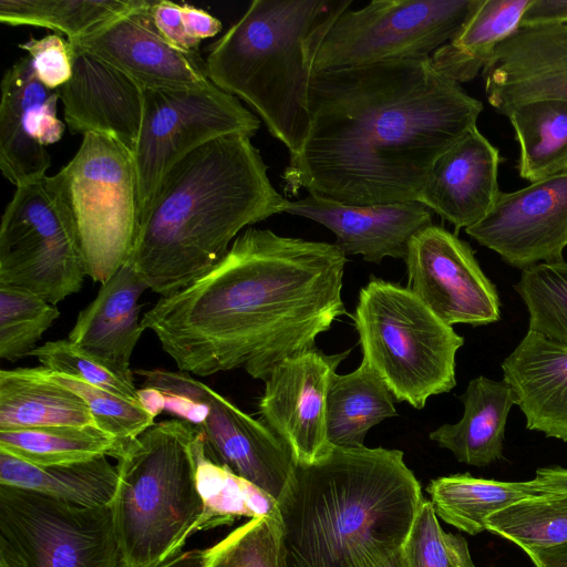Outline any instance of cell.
Here are the masks:
<instances>
[{"label": "cell", "instance_id": "cell-14", "mask_svg": "<svg viewBox=\"0 0 567 567\" xmlns=\"http://www.w3.org/2000/svg\"><path fill=\"white\" fill-rule=\"evenodd\" d=\"M404 261L408 288L444 323L486 326L501 319L495 285L456 234L425 227L410 240Z\"/></svg>", "mask_w": 567, "mask_h": 567}, {"label": "cell", "instance_id": "cell-25", "mask_svg": "<svg viewBox=\"0 0 567 567\" xmlns=\"http://www.w3.org/2000/svg\"><path fill=\"white\" fill-rule=\"evenodd\" d=\"M464 412L454 424H443L430 440L472 466H487L503 457L507 417L516 398L504 380L472 379L460 396Z\"/></svg>", "mask_w": 567, "mask_h": 567}, {"label": "cell", "instance_id": "cell-20", "mask_svg": "<svg viewBox=\"0 0 567 567\" xmlns=\"http://www.w3.org/2000/svg\"><path fill=\"white\" fill-rule=\"evenodd\" d=\"M71 47L72 75L58 89L70 132L111 136L133 154L142 126L145 89L78 45Z\"/></svg>", "mask_w": 567, "mask_h": 567}, {"label": "cell", "instance_id": "cell-42", "mask_svg": "<svg viewBox=\"0 0 567 567\" xmlns=\"http://www.w3.org/2000/svg\"><path fill=\"white\" fill-rule=\"evenodd\" d=\"M18 47L28 52L37 76L49 89H59L72 75V47L58 33L41 39L30 38Z\"/></svg>", "mask_w": 567, "mask_h": 567}, {"label": "cell", "instance_id": "cell-9", "mask_svg": "<svg viewBox=\"0 0 567 567\" xmlns=\"http://www.w3.org/2000/svg\"><path fill=\"white\" fill-rule=\"evenodd\" d=\"M58 174L76 224L86 275L102 285L125 264L137 231L133 154L111 136L85 134Z\"/></svg>", "mask_w": 567, "mask_h": 567}, {"label": "cell", "instance_id": "cell-18", "mask_svg": "<svg viewBox=\"0 0 567 567\" xmlns=\"http://www.w3.org/2000/svg\"><path fill=\"white\" fill-rule=\"evenodd\" d=\"M58 89L37 76L31 58L19 59L1 81L0 169L16 187L47 175L51 156L47 146L61 140Z\"/></svg>", "mask_w": 567, "mask_h": 567}, {"label": "cell", "instance_id": "cell-15", "mask_svg": "<svg viewBox=\"0 0 567 567\" xmlns=\"http://www.w3.org/2000/svg\"><path fill=\"white\" fill-rule=\"evenodd\" d=\"M465 233L520 270L563 261L567 171L514 192H501L491 212Z\"/></svg>", "mask_w": 567, "mask_h": 567}, {"label": "cell", "instance_id": "cell-6", "mask_svg": "<svg viewBox=\"0 0 567 567\" xmlns=\"http://www.w3.org/2000/svg\"><path fill=\"white\" fill-rule=\"evenodd\" d=\"M202 440L192 423L164 420L115 455L118 482L111 506L128 567H156L197 533L204 511L196 480Z\"/></svg>", "mask_w": 567, "mask_h": 567}, {"label": "cell", "instance_id": "cell-35", "mask_svg": "<svg viewBox=\"0 0 567 567\" xmlns=\"http://www.w3.org/2000/svg\"><path fill=\"white\" fill-rule=\"evenodd\" d=\"M487 530L523 550L567 542V494L543 493L522 499L493 515Z\"/></svg>", "mask_w": 567, "mask_h": 567}, {"label": "cell", "instance_id": "cell-17", "mask_svg": "<svg viewBox=\"0 0 567 567\" xmlns=\"http://www.w3.org/2000/svg\"><path fill=\"white\" fill-rule=\"evenodd\" d=\"M154 0L136 6L94 33L70 43L120 70L144 89H188L206 85L205 60L197 52L172 47L152 16Z\"/></svg>", "mask_w": 567, "mask_h": 567}, {"label": "cell", "instance_id": "cell-30", "mask_svg": "<svg viewBox=\"0 0 567 567\" xmlns=\"http://www.w3.org/2000/svg\"><path fill=\"white\" fill-rule=\"evenodd\" d=\"M426 492L439 518L470 535L487 530V518L527 497L543 494L533 480L503 482L468 473L432 480Z\"/></svg>", "mask_w": 567, "mask_h": 567}, {"label": "cell", "instance_id": "cell-41", "mask_svg": "<svg viewBox=\"0 0 567 567\" xmlns=\"http://www.w3.org/2000/svg\"><path fill=\"white\" fill-rule=\"evenodd\" d=\"M29 355L37 357L41 365L50 371L141 403L134 379L113 370L69 339L45 342L35 347Z\"/></svg>", "mask_w": 567, "mask_h": 567}, {"label": "cell", "instance_id": "cell-5", "mask_svg": "<svg viewBox=\"0 0 567 567\" xmlns=\"http://www.w3.org/2000/svg\"><path fill=\"white\" fill-rule=\"evenodd\" d=\"M352 0H255L212 44L208 79L243 100L298 153L309 130L308 90L315 55Z\"/></svg>", "mask_w": 567, "mask_h": 567}, {"label": "cell", "instance_id": "cell-46", "mask_svg": "<svg viewBox=\"0 0 567 567\" xmlns=\"http://www.w3.org/2000/svg\"><path fill=\"white\" fill-rule=\"evenodd\" d=\"M544 493L567 494V468L561 466L540 467L533 478Z\"/></svg>", "mask_w": 567, "mask_h": 567}, {"label": "cell", "instance_id": "cell-28", "mask_svg": "<svg viewBox=\"0 0 567 567\" xmlns=\"http://www.w3.org/2000/svg\"><path fill=\"white\" fill-rule=\"evenodd\" d=\"M530 0H475L455 37L431 56L433 68L461 84L486 68L496 48L515 32Z\"/></svg>", "mask_w": 567, "mask_h": 567}, {"label": "cell", "instance_id": "cell-50", "mask_svg": "<svg viewBox=\"0 0 567 567\" xmlns=\"http://www.w3.org/2000/svg\"><path fill=\"white\" fill-rule=\"evenodd\" d=\"M565 23H567V20H566V22H565Z\"/></svg>", "mask_w": 567, "mask_h": 567}, {"label": "cell", "instance_id": "cell-4", "mask_svg": "<svg viewBox=\"0 0 567 567\" xmlns=\"http://www.w3.org/2000/svg\"><path fill=\"white\" fill-rule=\"evenodd\" d=\"M423 502L402 451L331 445L295 463L276 502L287 567H378L401 549Z\"/></svg>", "mask_w": 567, "mask_h": 567}, {"label": "cell", "instance_id": "cell-24", "mask_svg": "<svg viewBox=\"0 0 567 567\" xmlns=\"http://www.w3.org/2000/svg\"><path fill=\"white\" fill-rule=\"evenodd\" d=\"M143 279L123 265L80 311L68 339L113 370L133 379L131 358L145 330L140 320Z\"/></svg>", "mask_w": 567, "mask_h": 567}, {"label": "cell", "instance_id": "cell-33", "mask_svg": "<svg viewBox=\"0 0 567 567\" xmlns=\"http://www.w3.org/2000/svg\"><path fill=\"white\" fill-rule=\"evenodd\" d=\"M138 0H1L0 21L65 34L76 41L136 6Z\"/></svg>", "mask_w": 567, "mask_h": 567}, {"label": "cell", "instance_id": "cell-44", "mask_svg": "<svg viewBox=\"0 0 567 567\" xmlns=\"http://www.w3.org/2000/svg\"><path fill=\"white\" fill-rule=\"evenodd\" d=\"M182 14L187 34L198 41L216 35L223 28L216 17L187 3L182 4Z\"/></svg>", "mask_w": 567, "mask_h": 567}, {"label": "cell", "instance_id": "cell-29", "mask_svg": "<svg viewBox=\"0 0 567 567\" xmlns=\"http://www.w3.org/2000/svg\"><path fill=\"white\" fill-rule=\"evenodd\" d=\"M393 395L365 363L347 374L334 373L327 398V435L333 446H364L371 427L395 416Z\"/></svg>", "mask_w": 567, "mask_h": 567}, {"label": "cell", "instance_id": "cell-22", "mask_svg": "<svg viewBox=\"0 0 567 567\" xmlns=\"http://www.w3.org/2000/svg\"><path fill=\"white\" fill-rule=\"evenodd\" d=\"M496 148L476 127L470 130L434 162L419 202L455 230L481 221L501 194Z\"/></svg>", "mask_w": 567, "mask_h": 567}, {"label": "cell", "instance_id": "cell-2", "mask_svg": "<svg viewBox=\"0 0 567 567\" xmlns=\"http://www.w3.org/2000/svg\"><path fill=\"white\" fill-rule=\"evenodd\" d=\"M346 256L336 244L249 227L218 264L161 297L141 323L178 371L207 377L241 368L265 381L346 313Z\"/></svg>", "mask_w": 567, "mask_h": 567}, {"label": "cell", "instance_id": "cell-45", "mask_svg": "<svg viewBox=\"0 0 567 567\" xmlns=\"http://www.w3.org/2000/svg\"><path fill=\"white\" fill-rule=\"evenodd\" d=\"M567 0H530L520 24L565 23Z\"/></svg>", "mask_w": 567, "mask_h": 567}, {"label": "cell", "instance_id": "cell-16", "mask_svg": "<svg viewBox=\"0 0 567 567\" xmlns=\"http://www.w3.org/2000/svg\"><path fill=\"white\" fill-rule=\"evenodd\" d=\"M349 352L326 354L312 348L280 361L265 380L259 415L288 446L296 464L313 463L331 446L327 398L332 377Z\"/></svg>", "mask_w": 567, "mask_h": 567}, {"label": "cell", "instance_id": "cell-40", "mask_svg": "<svg viewBox=\"0 0 567 567\" xmlns=\"http://www.w3.org/2000/svg\"><path fill=\"white\" fill-rule=\"evenodd\" d=\"M49 370V369H48ZM50 377L73 390L87 404L96 426L121 446L136 439L155 420L142 403L133 402L84 381L50 371Z\"/></svg>", "mask_w": 567, "mask_h": 567}, {"label": "cell", "instance_id": "cell-12", "mask_svg": "<svg viewBox=\"0 0 567 567\" xmlns=\"http://www.w3.org/2000/svg\"><path fill=\"white\" fill-rule=\"evenodd\" d=\"M475 0H374L330 25L312 72L430 58L452 40Z\"/></svg>", "mask_w": 567, "mask_h": 567}, {"label": "cell", "instance_id": "cell-1", "mask_svg": "<svg viewBox=\"0 0 567 567\" xmlns=\"http://www.w3.org/2000/svg\"><path fill=\"white\" fill-rule=\"evenodd\" d=\"M308 112L285 194L361 206L419 200L435 159L476 127L483 103L422 58L312 72Z\"/></svg>", "mask_w": 567, "mask_h": 567}, {"label": "cell", "instance_id": "cell-8", "mask_svg": "<svg viewBox=\"0 0 567 567\" xmlns=\"http://www.w3.org/2000/svg\"><path fill=\"white\" fill-rule=\"evenodd\" d=\"M86 275L76 224L61 178L18 186L0 226V285L56 305L81 290Z\"/></svg>", "mask_w": 567, "mask_h": 567}, {"label": "cell", "instance_id": "cell-49", "mask_svg": "<svg viewBox=\"0 0 567 567\" xmlns=\"http://www.w3.org/2000/svg\"><path fill=\"white\" fill-rule=\"evenodd\" d=\"M399 551L384 559L378 567H400Z\"/></svg>", "mask_w": 567, "mask_h": 567}, {"label": "cell", "instance_id": "cell-23", "mask_svg": "<svg viewBox=\"0 0 567 567\" xmlns=\"http://www.w3.org/2000/svg\"><path fill=\"white\" fill-rule=\"evenodd\" d=\"M502 371L526 427L567 442V346L528 330Z\"/></svg>", "mask_w": 567, "mask_h": 567}, {"label": "cell", "instance_id": "cell-26", "mask_svg": "<svg viewBox=\"0 0 567 567\" xmlns=\"http://www.w3.org/2000/svg\"><path fill=\"white\" fill-rule=\"evenodd\" d=\"M61 425L96 426L85 401L47 368L0 371V431Z\"/></svg>", "mask_w": 567, "mask_h": 567}, {"label": "cell", "instance_id": "cell-31", "mask_svg": "<svg viewBox=\"0 0 567 567\" xmlns=\"http://www.w3.org/2000/svg\"><path fill=\"white\" fill-rule=\"evenodd\" d=\"M506 117L519 146L520 178L534 183L567 171V101L526 103Z\"/></svg>", "mask_w": 567, "mask_h": 567}, {"label": "cell", "instance_id": "cell-21", "mask_svg": "<svg viewBox=\"0 0 567 567\" xmlns=\"http://www.w3.org/2000/svg\"><path fill=\"white\" fill-rule=\"evenodd\" d=\"M284 213L311 219L336 235L346 255H361L380 264L385 257L404 259L412 237L433 223V212L423 203L346 205L313 194L288 200Z\"/></svg>", "mask_w": 567, "mask_h": 567}, {"label": "cell", "instance_id": "cell-7", "mask_svg": "<svg viewBox=\"0 0 567 567\" xmlns=\"http://www.w3.org/2000/svg\"><path fill=\"white\" fill-rule=\"evenodd\" d=\"M353 324L365 362L392 395L415 409L456 385L464 338L408 287L371 277L361 288Z\"/></svg>", "mask_w": 567, "mask_h": 567}, {"label": "cell", "instance_id": "cell-47", "mask_svg": "<svg viewBox=\"0 0 567 567\" xmlns=\"http://www.w3.org/2000/svg\"><path fill=\"white\" fill-rule=\"evenodd\" d=\"M536 567H567V542L524 550Z\"/></svg>", "mask_w": 567, "mask_h": 567}, {"label": "cell", "instance_id": "cell-34", "mask_svg": "<svg viewBox=\"0 0 567 567\" xmlns=\"http://www.w3.org/2000/svg\"><path fill=\"white\" fill-rule=\"evenodd\" d=\"M196 480L204 505L197 532L231 525L241 517L251 519L277 511L274 498L212 461L205 453L204 437L197 450Z\"/></svg>", "mask_w": 567, "mask_h": 567}, {"label": "cell", "instance_id": "cell-48", "mask_svg": "<svg viewBox=\"0 0 567 567\" xmlns=\"http://www.w3.org/2000/svg\"><path fill=\"white\" fill-rule=\"evenodd\" d=\"M205 551H182L156 567H204Z\"/></svg>", "mask_w": 567, "mask_h": 567}, {"label": "cell", "instance_id": "cell-32", "mask_svg": "<svg viewBox=\"0 0 567 567\" xmlns=\"http://www.w3.org/2000/svg\"><path fill=\"white\" fill-rule=\"evenodd\" d=\"M121 444L97 426L61 425L0 431V451L37 465L66 464L106 455Z\"/></svg>", "mask_w": 567, "mask_h": 567}, {"label": "cell", "instance_id": "cell-43", "mask_svg": "<svg viewBox=\"0 0 567 567\" xmlns=\"http://www.w3.org/2000/svg\"><path fill=\"white\" fill-rule=\"evenodd\" d=\"M154 23L164 39L184 52H197L200 41L189 37L183 23L182 4L167 0L153 2Z\"/></svg>", "mask_w": 567, "mask_h": 567}, {"label": "cell", "instance_id": "cell-19", "mask_svg": "<svg viewBox=\"0 0 567 567\" xmlns=\"http://www.w3.org/2000/svg\"><path fill=\"white\" fill-rule=\"evenodd\" d=\"M482 74L488 103L505 116L526 103L567 101V23L520 24Z\"/></svg>", "mask_w": 567, "mask_h": 567}, {"label": "cell", "instance_id": "cell-37", "mask_svg": "<svg viewBox=\"0 0 567 567\" xmlns=\"http://www.w3.org/2000/svg\"><path fill=\"white\" fill-rule=\"evenodd\" d=\"M60 317L56 305L23 289L0 285V358L29 355Z\"/></svg>", "mask_w": 567, "mask_h": 567}, {"label": "cell", "instance_id": "cell-13", "mask_svg": "<svg viewBox=\"0 0 567 567\" xmlns=\"http://www.w3.org/2000/svg\"><path fill=\"white\" fill-rule=\"evenodd\" d=\"M261 121L212 81L188 89H145L138 142L133 153L137 176L138 220L164 175L182 157L215 138L252 137Z\"/></svg>", "mask_w": 567, "mask_h": 567}, {"label": "cell", "instance_id": "cell-36", "mask_svg": "<svg viewBox=\"0 0 567 567\" xmlns=\"http://www.w3.org/2000/svg\"><path fill=\"white\" fill-rule=\"evenodd\" d=\"M528 311V330L567 346V261L538 264L514 286Z\"/></svg>", "mask_w": 567, "mask_h": 567}, {"label": "cell", "instance_id": "cell-3", "mask_svg": "<svg viewBox=\"0 0 567 567\" xmlns=\"http://www.w3.org/2000/svg\"><path fill=\"white\" fill-rule=\"evenodd\" d=\"M267 171L245 134L195 148L164 175L124 265L161 297L183 289L218 264L245 227L284 213L287 199Z\"/></svg>", "mask_w": 567, "mask_h": 567}, {"label": "cell", "instance_id": "cell-11", "mask_svg": "<svg viewBox=\"0 0 567 567\" xmlns=\"http://www.w3.org/2000/svg\"><path fill=\"white\" fill-rule=\"evenodd\" d=\"M144 388L165 398V409L192 423L204 437L206 455L254 484L276 502L292 473L288 446L261 421L187 372L138 369Z\"/></svg>", "mask_w": 567, "mask_h": 567}, {"label": "cell", "instance_id": "cell-10", "mask_svg": "<svg viewBox=\"0 0 567 567\" xmlns=\"http://www.w3.org/2000/svg\"><path fill=\"white\" fill-rule=\"evenodd\" d=\"M0 567H128L112 506L0 484Z\"/></svg>", "mask_w": 567, "mask_h": 567}, {"label": "cell", "instance_id": "cell-27", "mask_svg": "<svg viewBox=\"0 0 567 567\" xmlns=\"http://www.w3.org/2000/svg\"><path fill=\"white\" fill-rule=\"evenodd\" d=\"M117 482V467L106 455L74 463L37 465L0 451V484L38 492L73 505H112Z\"/></svg>", "mask_w": 567, "mask_h": 567}, {"label": "cell", "instance_id": "cell-38", "mask_svg": "<svg viewBox=\"0 0 567 567\" xmlns=\"http://www.w3.org/2000/svg\"><path fill=\"white\" fill-rule=\"evenodd\" d=\"M204 551V567H287L277 511L249 519Z\"/></svg>", "mask_w": 567, "mask_h": 567}, {"label": "cell", "instance_id": "cell-39", "mask_svg": "<svg viewBox=\"0 0 567 567\" xmlns=\"http://www.w3.org/2000/svg\"><path fill=\"white\" fill-rule=\"evenodd\" d=\"M400 567H475L466 539L446 533L424 499L399 551Z\"/></svg>", "mask_w": 567, "mask_h": 567}]
</instances>
